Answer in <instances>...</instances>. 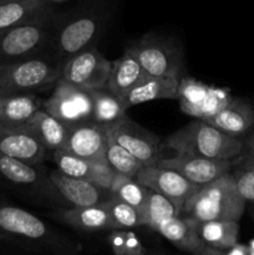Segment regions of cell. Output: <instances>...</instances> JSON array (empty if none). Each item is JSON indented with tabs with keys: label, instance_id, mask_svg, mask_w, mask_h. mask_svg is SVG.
Returning a JSON list of instances; mask_svg holds the SVG:
<instances>
[{
	"label": "cell",
	"instance_id": "obj_1",
	"mask_svg": "<svg viewBox=\"0 0 254 255\" xmlns=\"http://www.w3.org/2000/svg\"><path fill=\"white\" fill-rule=\"evenodd\" d=\"M246 206L247 201L239 192L232 172H229L199 187L184 203L181 216L196 222H239Z\"/></svg>",
	"mask_w": 254,
	"mask_h": 255
},
{
	"label": "cell",
	"instance_id": "obj_2",
	"mask_svg": "<svg viewBox=\"0 0 254 255\" xmlns=\"http://www.w3.org/2000/svg\"><path fill=\"white\" fill-rule=\"evenodd\" d=\"M162 147L176 153L236 159L243 153L244 139L231 136L204 120L196 119L169 134Z\"/></svg>",
	"mask_w": 254,
	"mask_h": 255
},
{
	"label": "cell",
	"instance_id": "obj_3",
	"mask_svg": "<svg viewBox=\"0 0 254 255\" xmlns=\"http://www.w3.org/2000/svg\"><path fill=\"white\" fill-rule=\"evenodd\" d=\"M0 232L30 246L54 254H77L81 244L59 233L35 214L11 206L0 203Z\"/></svg>",
	"mask_w": 254,
	"mask_h": 255
},
{
	"label": "cell",
	"instance_id": "obj_4",
	"mask_svg": "<svg viewBox=\"0 0 254 255\" xmlns=\"http://www.w3.org/2000/svg\"><path fill=\"white\" fill-rule=\"evenodd\" d=\"M0 184L39 204L66 203L42 164L29 163L2 153H0Z\"/></svg>",
	"mask_w": 254,
	"mask_h": 255
},
{
	"label": "cell",
	"instance_id": "obj_5",
	"mask_svg": "<svg viewBox=\"0 0 254 255\" xmlns=\"http://www.w3.org/2000/svg\"><path fill=\"white\" fill-rule=\"evenodd\" d=\"M106 27V14L100 10H84L55 22L49 46L62 64L74 55L96 46Z\"/></svg>",
	"mask_w": 254,
	"mask_h": 255
},
{
	"label": "cell",
	"instance_id": "obj_6",
	"mask_svg": "<svg viewBox=\"0 0 254 255\" xmlns=\"http://www.w3.org/2000/svg\"><path fill=\"white\" fill-rule=\"evenodd\" d=\"M54 11L0 30V62L40 56L49 46L54 31Z\"/></svg>",
	"mask_w": 254,
	"mask_h": 255
},
{
	"label": "cell",
	"instance_id": "obj_7",
	"mask_svg": "<svg viewBox=\"0 0 254 255\" xmlns=\"http://www.w3.org/2000/svg\"><path fill=\"white\" fill-rule=\"evenodd\" d=\"M61 66L42 55L0 62V95L30 92L55 85Z\"/></svg>",
	"mask_w": 254,
	"mask_h": 255
},
{
	"label": "cell",
	"instance_id": "obj_8",
	"mask_svg": "<svg viewBox=\"0 0 254 255\" xmlns=\"http://www.w3.org/2000/svg\"><path fill=\"white\" fill-rule=\"evenodd\" d=\"M131 47L148 76L181 77L183 52L174 41L167 37L146 35Z\"/></svg>",
	"mask_w": 254,
	"mask_h": 255
},
{
	"label": "cell",
	"instance_id": "obj_9",
	"mask_svg": "<svg viewBox=\"0 0 254 255\" xmlns=\"http://www.w3.org/2000/svg\"><path fill=\"white\" fill-rule=\"evenodd\" d=\"M112 62L96 46L74 55L62 64L60 80L84 90L106 86Z\"/></svg>",
	"mask_w": 254,
	"mask_h": 255
},
{
	"label": "cell",
	"instance_id": "obj_10",
	"mask_svg": "<svg viewBox=\"0 0 254 255\" xmlns=\"http://www.w3.org/2000/svg\"><path fill=\"white\" fill-rule=\"evenodd\" d=\"M92 106L91 91L60 79L55 84L52 94L42 104L45 111L69 125L91 121Z\"/></svg>",
	"mask_w": 254,
	"mask_h": 255
},
{
	"label": "cell",
	"instance_id": "obj_11",
	"mask_svg": "<svg viewBox=\"0 0 254 255\" xmlns=\"http://www.w3.org/2000/svg\"><path fill=\"white\" fill-rule=\"evenodd\" d=\"M106 127L109 136L133 154L144 167L154 166L162 158L159 139L127 116Z\"/></svg>",
	"mask_w": 254,
	"mask_h": 255
},
{
	"label": "cell",
	"instance_id": "obj_12",
	"mask_svg": "<svg viewBox=\"0 0 254 255\" xmlns=\"http://www.w3.org/2000/svg\"><path fill=\"white\" fill-rule=\"evenodd\" d=\"M136 179L146 188L152 189L168 198L176 206L179 214L184 203L201 187L192 183L174 169L161 167L158 164L143 167L136 176Z\"/></svg>",
	"mask_w": 254,
	"mask_h": 255
},
{
	"label": "cell",
	"instance_id": "obj_13",
	"mask_svg": "<svg viewBox=\"0 0 254 255\" xmlns=\"http://www.w3.org/2000/svg\"><path fill=\"white\" fill-rule=\"evenodd\" d=\"M239 158V157H238ZM219 159L196 154L176 153L158 161V166L171 168L186 177L192 183L203 186L223 174L229 173L237 164V159Z\"/></svg>",
	"mask_w": 254,
	"mask_h": 255
},
{
	"label": "cell",
	"instance_id": "obj_14",
	"mask_svg": "<svg viewBox=\"0 0 254 255\" xmlns=\"http://www.w3.org/2000/svg\"><path fill=\"white\" fill-rule=\"evenodd\" d=\"M109 133L107 127L94 121L69 125V133L62 149L82 158L95 161L106 158Z\"/></svg>",
	"mask_w": 254,
	"mask_h": 255
},
{
	"label": "cell",
	"instance_id": "obj_15",
	"mask_svg": "<svg viewBox=\"0 0 254 255\" xmlns=\"http://www.w3.org/2000/svg\"><path fill=\"white\" fill-rule=\"evenodd\" d=\"M0 153L29 163L42 164L46 149L19 125L0 121Z\"/></svg>",
	"mask_w": 254,
	"mask_h": 255
},
{
	"label": "cell",
	"instance_id": "obj_16",
	"mask_svg": "<svg viewBox=\"0 0 254 255\" xmlns=\"http://www.w3.org/2000/svg\"><path fill=\"white\" fill-rule=\"evenodd\" d=\"M49 176L65 202L74 207L100 204L110 196L109 192L100 188L89 179L66 176L59 169L50 172Z\"/></svg>",
	"mask_w": 254,
	"mask_h": 255
},
{
	"label": "cell",
	"instance_id": "obj_17",
	"mask_svg": "<svg viewBox=\"0 0 254 255\" xmlns=\"http://www.w3.org/2000/svg\"><path fill=\"white\" fill-rule=\"evenodd\" d=\"M178 76H146L122 96L127 110L156 100L178 99Z\"/></svg>",
	"mask_w": 254,
	"mask_h": 255
},
{
	"label": "cell",
	"instance_id": "obj_18",
	"mask_svg": "<svg viewBox=\"0 0 254 255\" xmlns=\"http://www.w3.org/2000/svg\"><path fill=\"white\" fill-rule=\"evenodd\" d=\"M19 126L51 152L64 148L69 133V124L57 120L42 107Z\"/></svg>",
	"mask_w": 254,
	"mask_h": 255
},
{
	"label": "cell",
	"instance_id": "obj_19",
	"mask_svg": "<svg viewBox=\"0 0 254 255\" xmlns=\"http://www.w3.org/2000/svg\"><path fill=\"white\" fill-rule=\"evenodd\" d=\"M206 121L231 136L242 138L253 129L254 109L246 100L233 96L228 105Z\"/></svg>",
	"mask_w": 254,
	"mask_h": 255
},
{
	"label": "cell",
	"instance_id": "obj_20",
	"mask_svg": "<svg viewBox=\"0 0 254 255\" xmlns=\"http://www.w3.org/2000/svg\"><path fill=\"white\" fill-rule=\"evenodd\" d=\"M153 231L166 238L172 246L186 253L198 255L204 246L197 233L196 221L181 214L163 219L153 227Z\"/></svg>",
	"mask_w": 254,
	"mask_h": 255
},
{
	"label": "cell",
	"instance_id": "obj_21",
	"mask_svg": "<svg viewBox=\"0 0 254 255\" xmlns=\"http://www.w3.org/2000/svg\"><path fill=\"white\" fill-rule=\"evenodd\" d=\"M52 217L71 228L82 232L114 231L115 227L107 209L102 203L87 207L62 208L55 212Z\"/></svg>",
	"mask_w": 254,
	"mask_h": 255
},
{
	"label": "cell",
	"instance_id": "obj_22",
	"mask_svg": "<svg viewBox=\"0 0 254 255\" xmlns=\"http://www.w3.org/2000/svg\"><path fill=\"white\" fill-rule=\"evenodd\" d=\"M148 75L144 72L141 62L134 55L132 47H127L119 60L112 62L106 89L117 96H124L134 85L141 82Z\"/></svg>",
	"mask_w": 254,
	"mask_h": 255
},
{
	"label": "cell",
	"instance_id": "obj_23",
	"mask_svg": "<svg viewBox=\"0 0 254 255\" xmlns=\"http://www.w3.org/2000/svg\"><path fill=\"white\" fill-rule=\"evenodd\" d=\"M42 101L31 92L0 95V121L20 125L41 109Z\"/></svg>",
	"mask_w": 254,
	"mask_h": 255
},
{
	"label": "cell",
	"instance_id": "obj_24",
	"mask_svg": "<svg viewBox=\"0 0 254 255\" xmlns=\"http://www.w3.org/2000/svg\"><path fill=\"white\" fill-rule=\"evenodd\" d=\"M52 10L46 0H0V30L29 21Z\"/></svg>",
	"mask_w": 254,
	"mask_h": 255
},
{
	"label": "cell",
	"instance_id": "obj_25",
	"mask_svg": "<svg viewBox=\"0 0 254 255\" xmlns=\"http://www.w3.org/2000/svg\"><path fill=\"white\" fill-rule=\"evenodd\" d=\"M197 233L207 246L226 252L238 242L239 223L237 221L196 222Z\"/></svg>",
	"mask_w": 254,
	"mask_h": 255
},
{
	"label": "cell",
	"instance_id": "obj_26",
	"mask_svg": "<svg viewBox=\"0 0 254 255\" xmlns=\"http://www.w3.org/2000/svg\"><path fill=\"white\" fill-rule=\"evenodd\" d=\"M92 117L91 121L102 126H110L126 117L127 107L121 96H117L106 87L91 90Z\"/></svg>",
	"mask_w": 254,
	"mask_h": 255
},
{
	"label": "cell",
	"instance_id": "obj_27",
	"mask_svg": "<svg viewBox=\"0 0 254 255\" xmlns=\"http://www.w3.org/2000/svg\"><path fill=\"white\" fill-rule=\"evenodd\" d=\"M109 193L121 201L126 202L129 206L134 207L143 217L144 206H146L148 188L142 186L133 177L125 176L121 173H115Z\"/></svg>",
	"mask_w": 254,
	"mask_h": 255
},
{
	"label": "cell",
	"instance_id": "obj_28",
	"mask_svg": "<svg viewBox=\"0 0 254 255\" xmlns=\"http://www.w3.org/2000/svg\"><path fill=\"white\" fill-rule=\"evenodd\" d=\"M102 206L111 216L115 229H132L146 226L139 211L111 194L102 202Z\"/></svg>",
	"mask_w": 254,
	"mask_h": 255
},
{
	"label": "cell",
	"instance_id": "obj_29",
	"mask_svg": "<svg viewBox=\"0 0 254 255\" xmlns=\"http://www.w3.org/2000/svg\"><path fill=\"white\" fill-rule=\"evenodd\" d=\"M106 159L110 166L117 172V173L125 174V176L133 177L136 178L137 174L143 168L141 161L136 158L132 153H129L125 147L117 143L116 141L109 136L106 147Z\"/></svg>",
	"mask_w": 254,
	"mask_h": 255
},
{
	"label": "cell",
	"instance_id": "obj_30",
	"mask_svg": "<svg viewBox=\"0 0 254 255\" xmlns=\"http://www.w3.org/2000/svg\"><path fill=\"white\" fill-rule=\"evenodd\" d=\"M209 85L191 77H181L178 87V102L182 112L191 116L192 111L201 104L209 91Z\"/></svg>",
	"mask_w": 254,
	"mask_h": 255
},
{
	"label": "cell",
	"instance_id": "obj_31",
	"mask_svg": "<svg viewBox=\"0 0 254 255\" xmlns=\"http://www.w3.org/2000/svg\"><path fill=\"white\" fill-rule=\"evenodd\" d=\"M177 214L179 213L176 206L168 198L152 189H148V197H147L143 211L144 224L147 227L153 229V227L161 221L172 216H177Z\"/></svg>",
	"mask_w": 254,
	"mask_h": 255
},
{
	"label": "cell",
	"instance_id": "obj_32",
	"mask_svg": "<svg viewBox=\"0 0 254 255\" xmlns=\"http://www.w3.org/2000/svg\"><path fill=\"white\" fill-rule=\"evenodd\" d=\"M52 161L56 164L57 169L66 176L75 178H84L90 181L91 174V161L77 154L71 153L66 149L52 151Z\"/></svg>",
	"mask_w": 254,
	"mask_h": 255
},
{
	"label": "cell",
	"instance_id": "obj_33",
	"mask_svg": "<svg viewBox=\"0 0 254 255\" xmlns=\"http://www.w3.org/2000/svg\"><path fill=\"white\" fill-rule=\"evenodd\" d=\"M232 99H233V96L228 90L211 86L203 101L192 111L191 117L206 121L209 117L214 116L217 112L221 111L226 105L229 104Z\"/></svg>",
	"mask_w": 254,
	"mask_h": 255
},
{
	"label": "cell",
	"instance_id": "obj_34",
	"mask_svg": "<svg viewBox=\"0 0 254 255\" xmlns=\"http://www.w3.org/2000/svg\"><path fill=\"white\" fill-rule=\"evenodd\" d=\"M241 161L237 159L234 171L232 172L236 179L237 187L247 202L254 204V159L244 153Z\"/></svg>",
	"mask_w": 254,
	"mask_h": 255
},
{
	"label": "cell",
	"instance_id": "obj_35",
	"mask_svg": "<svg viewBox=\"0 0 254 255\" xmlns=\"http://www.w3.org/2000/svg\"><path fill=\"white\" fill-rule=\"evenodd\" d=\"M109 243L116 255H144L147 253L138 237L128 229H114L109 237Z\"/></svg>",
	"mask_w": 254,
	"mask_h": 255
},
{
	"label": "cell",
	"instance_id": "obj_36",
	"mask_svg": "<svg viewBox=\"0 0 254 255\" xmlns=\"http://www.w3.org/2000/svg\"><path fill=\"white\" fill-rule=\"evenodd\" d=\"M115 171L106 158L104 159H95L91 161V174H90V182L99 186L100 188L109 192L111 187L112 179H114Z\"/></svg>",
	"mask_w": 254,
	"mask_h": 255
},
{
	"label": "cell",
	"instance_id": "obj_37",
	"mask_svg": "<svg viewBox=\"0 0 254 255\" xmlns=\"http://www.w3.org/2000/svg\"><path fill=\"white\" fill-rule=\"evenodd\" d=\"M226 255H251V248L248 244H242L237 242L234 246L227 249Z\"/></svg>",
	"mask_w": 254,
	"mask_h": 255
},
{
	"label": "cell",
	"instance_id": "obj_38",
	"mask_svg": "<svg viewBox=\"0 0 254 255\" xmlns=\"http://www.w3.org/2000/svg\"><path fill=\"white\" fill-rule=\"evenodd\" d=\"M244 153L248 154L249 157L254 159V127L247 137L244 138Z\"/></svg>",
	"mask_w": 254,
	"mask_h": 255
},
{
	"label": "cell",
	"instance_id": "obj_39",
	"mask_svg": "<svg viewBox=\"0 0 254 255\" xmlns=\"http://www.w3.org/2000/svg\"><path fill=\"white\" fill-rule=\"evenodd\" d=\"M15 239L12 238V237L7 236V234L2 233V232H0V242H14Z\"/></svg>",
	"mask_w": 254,
	"mask_h": 255
},
{
	"label": "cell",
	"instance_id": "obj_40",
	"mask_svg": "<svg viewBox=\"0 0 254 255\" xmlns=\"http://www.w3.org/2000/svg\"><path fill=\"white\" fill-rule=\"evenodd\" d=\"M46 1L52 6V5H57V4H62V2H66V1H69V0H46Z\"/></svg>",
	"mask_w": 254,
	"mask_h": 255
},
{
	"label": "cell",
	"instance_id": "obj_41",
	"mask_svg": "<svg viewBox=\"0 0 254 255\" xmlns=\"http://www.w3.org/2000/svg\"><path fill=\"white\" fill-rule=\"evenodd\" d=\"M249 248H251V255L254 254V242H253V243L249 244Z\"/></svg>",
	"mask_w": 254,
	"mask_h": 255
}]
</instances>
